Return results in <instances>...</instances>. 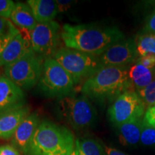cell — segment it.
Here are the masks:
<instances>
[{
  "label": "cell",
  "instance_id": "cell-27",
  "mask_svg": "<svg viewBox=\"0 0 155 155\" xmlns=\"http://www.w3.org/2000/svg\"><path fill=\"white\" fill-rule=\"evenodd\" d=\"M138 63L142 64L144 66L148 68H154L155 67V56L152 55H146L143 57H139L137 60Z\"/></svg>",
  "mask_w": 155,
  "mask_h": 155
},
{
  "label": "cell",
  "instance_id": "cell-31",
  "mask_svg": "<svg viewBox=\"0 0 155 155\" xmlns=\"http://www.w3.org/2000/svg\"><path fill=\"white\" fill-rule=\"evenodd\" d=\"M145 126H147V127H151L155 128V120H153V121H151L150 122H147V123H144Z\"/></svg>",
  "mask_w": 155,
  "mask_h": 155
},
{
  "label": "cell",
  "instance_id": "cell-21",
  "mask_svg": "<svg viewBox=\"0 0 155 155\" xmlns=\"http://www.w3.org/2000/svg\"><path fill=\"white\" fill-rule=\"evenodd\" d=\"M144 103L146 110L155 104V79L142 90L137 91Z\"/></svg>",
  "mask_w": 155,
  "mask_h": 155
},
{
  "label": "cell",
  "instance_id": "cell-3",
  "mask_svg": "<svg viewBox=\"0 0 155 155\" xmlns=\"http://www.w3.org/2000/svg\"><path fill=\"white\" fill-rule=\"evenodd\" d=\"M75 147L74 136L69 129L45 120L39 124L27 155H71Z\"/></svg>",
  "mask_w": 155,
  "mask_h": 155
},
{
  "label": "cell",
  "instance_id": "cell-10",
  "mask_svg": "<svg viewBox=\"0 0 155 155\" xmlns=\"http://www.w3.org/2000/svg\"><path fill=\"white\" fill-rule=\"evenodd\" d=\"M134 40L124 39L116 42L101 54L99 60L101 66L127 67L138 59Z\"/></svg>",
  "mask_w": 155,
  "mask_h": 155
},
{
  "label": "cell",
  "instance_id": "cell-20",
  "mask_svg": "<svg viewBox=\"0 0 155 155\" xmlns=\"http://www.w3.org/2000/svg\"><path fill=\"white\" fill-rule=\"evenodd\" d=\"M75 149L78 155H105L101 143L94 139H77Z\"/></svg>",
  "mask_w": 155,
  "mask_h": 155
},
{
  "label": "cell",
  "instance_id": "cell-26",
  "mask_svg": "<svg viewBox=\"0 0 155 155\" xmlns=\"http://www.w3.org/2000/svg\"><path fill=\"white\" fill-rule=\"evenodd\" d=\"M0 155H19V152L13 145L3 144L0 146Z\"/></svg>",
  "mask_w": 155,
  "mask_h": 155
},
{
  "label": "cell",
  "instance_id": "cell-19",
  "mask_svg": "<svg viewBox=\"0 0 155 155\" xmlns=\"http://www.w3.org/2000/svg\"><path fill=\"white\" fill-rule=\"evenodd\" d=\"M138 57L155 56V35L141 33L134 39Z\"/></svg>",
  "mask_w": 155,
  "mask_h": 155
},
{
  "label": "cell",
  "instance_id": "cell-29",
  "mask_svg": "<svg viewBox=\"0 0 155 155\" xmlns=\"http://www.w3.org/2000/svg\"><path fill=\"white\" fill-rule=\"evenodd\" d=\"M102 146L104 148V152L105 155H129L127 153L122 152V151H120L116 148H113V147H108L104 144H102Z\"/></svg>",
  "mask_w": 155,
  "mask_h": 155
},
{
  "label": "cell",
  "instance_id": "cell-13",
  "mask_svg": "<svg viewBox=\"0 0 155 155\" xmlns=\"http://www.w3.org/2000/svg\"><path fill=\"white\" fill-rule=\"evenodd\" d=\"M30 114L26 106L0 114V139L12 138L19 124Z\"/></svg>",
  "mask_w": 155,
  "mask_h": 155
},
{
  "label": "cell",
  "instance_id": "cell-25",
  "mask_svg": "<svg viewBox=\"0 0 155 155\" xmlns=\"http://www.w3.org/2000/svg\"><path fill=\"white\" fill-rule=\"evenodd\" d=\"M143 33L155 35V11L147 17Z\"/></svg>",
  "mask_w": 155,
  "mask_h": 155
},
{
  "label": "cell",
  "instance_id": "cell-14",
  "mask_svg": "<svg viewBox=\"0 0 155 155\" xmlns=\"http://www.w3.org/2000/svg\"><path fill=\"white\" fill-rule=\"evenodd\" d=\"M31 49L30 40H27L19 32L9 41L0 55V66L6 67L17 61Z\"/></svg>",
  "mask_w": 155,
  "mask_h": 155
},
{
  "label": "cell",
  "instance_id": "cell-33",
  "mask_svg": "<svg viewBox=\"0 0 155 155\" xmlns=\"http://www.w3.org/2000/svg\"><path fill=\"white\" fill-rule=\"evenodd\" d=\"M0 77H1V76H0Z\"/></svg>",
  "mask_w": 155,
  "mask_h": 155
},
{
  "label": "cell",
  "instance_id": "cell-6",
  "mask_svg": "<svg viewBox=\"0 0 155 155\" xmlns=\"http://www.w3.org/2000/svg\"><path fill=\"white\" fill-rule=\"evenodd\" d=\"M62 117L76 130L91 127L97 120V112L88 97L84 95L63 97L58 101Z\"/></svg>",
  "mask_w": 155,
  "mask_h": 155
},
{
  "label": "cell",
  "instance_id": "cell-11",
  "mask_svg": "<svg viewBox=\"0 0 155 155\" xmlns=\"http://www.w3.org/2000/svg\"><path fill=\"white\" fill-rule=\"evenodd\" d=\"M24 91L9 80L0 77V114L25 106Z\"/></svg>",
  "mask_w": 155,
  "mask_h": 155
},
{
  "label": "cell",
  "instance_id": "cell-32",
  "mask_svg": "<svg viewBox=\"0 0 155 155\" xmlns=\"http://www.w3.org/2000/svg\"><path fill=\"white\" fill-rule=\"evenodd\" d=\"M71 155H78V152H77L76 149H75V147L74 150L73 151V152H72V154H71Z\"/></svg>",
  "mask_w": 155,
  "mask_h": 155
},
{
  "label": "cell",
  "instance_id": "cell-9",
  "mask_svg": "<svg viewBox=\"0 0 155 155\" xmlns=\"http://www.w3.org/2000/svg\"><path fill=\"white\" fill-rule=\"evenodd\" d=\"M60 25L55 21L38 23L30 32V44L33 51L44 59L53 58L59 45L61 32Z\"/></svg>",
  "mask_w": 155,
  "mask_h": 155
},
{
  "label": "cell",
  "instance_id": "cell-2",
  "mask_svg": "<svg viewBox=\"0 0 155 155\" xmlns=\"http://www.w3.org/2000/svg\"><path fill=\"white\" fill-rule=\"evenodd\" d=\"M128 67L102 66L86 80L81 87V93L89 99L104 101L116 99L120 94L130 90L131 83Z\"/></svg>",
  "mask_w": 155,
  "mask_h": 155
},
{
  "label": "cell",
  "instance_id": "cell-5",
  "mask_svg": "<svg viewBox=\"0 0 155 155\" xmlns=\"http://www.w3.org/2000/svg\"><path fill=\"white\" fill-rule=\"evenodd\" d=\"M74 81L71 75L53 58L44 60L43 69L38 86L42 94L48 97L70 96L74 88Z\"/></svg>",
  "mask_w": 155,
  "mask_h": 155
},
{
  "label": "cell",
  "instance_id": "cell-22",
  "mask_svg": "<svg viewBox=\"0 0 155 155\" xmlns=\"http://www.w3.org/2000/svg\"><path fill=\"white\" fill-rule=\"evenodd\" d=\"M140 143L146 147H155V128L144 124L141 134Z\"/></svg>",
  "mask_w": 155,
  "mask_h": 155
},
{
  "label": "cell",
  "instance_id": "cell-30",
  "mask_svg": "<svg viewBox=\"0 0 155 155\" xmlns=\"http://www.w3.org/2000/svg\"><path fill=\"white\" fill-rule=\"evenodd\" d=\"M15 36L10 35H0V55H1L2 51L5 49L7 44L9 43V41L14 38Z\"/></svg>",
  "mask_w": 155,
  "mask_h": 155
},
{
  "label": "cell",
  "instance_id": "cell-7",
  "mask_svg": "<svg viewBox=\"0 0 155 155\" xmlns=\"http://www.w3.org/2000/svg\"><path fill=\"white\" fill-rule=\"evenodd\" d=\"M53 58L71 75L75 84L87 80L102 67L98 57L66 47L58 49Z\"/></svg>",
  "mask_w": 155,
  "mask_h": 155
},
{
  "label": "cell",
  "instance_id": "cell-16",
  "mask_svg": "<svg viewBox=\"0 0 155 155\" xmlns=\"http://www.w3.org/2000/svg\"><path fill=\"white\" fill-rule=\"evenodd\" d=\"M27 4L30 7L38 23L52 22L59 12L57 1L28 0Z\"/></svg>",
  "mask_w": 155,
  "mask_h": 155
},
{
  "label": "cell",
  "instance_id": "cell-1",
  "mask_svg": "<svg viewBox=\"0 0 155 155\" xmlns=\"http://www.w3.org/2000/svg\"><path fill=\"white\" fill-rule=\"evenodd\" d=\"M61 39L66 48L99 57L125 37L116 27L65 24L62 30Z\"/></svg>",
  "mask_w": 155,
  "mask_h": 155
},
{
  "label": "cell",
  "instance_id": "cell-18",
  "mask_svg": "<svg viewBox=\"0 0 155 155\" xmlns=\"http://www.w3.org/2000/svg\"><path fill=\"white\" fill-rule=\"evenodd\" d=\"M11 22L22 30L32 31L38 24L28 4L15 3L12 12Z\"/></svg>",
  "mask_w": 155,
  "mask_h": 155
},
{
  "label": "cell",
  "instance_id": "cell-17",
  "mask_svg": "<svg viewBox=\"0 0 155 155\" xmlns=\"http://www.w3.org/2000/svg\"><path fill=\"white\" fill-rule=\"evenodd\" d=\"M129 77L131 84L139 91L155 79V67H146L136 61L129 68Z\"/></svg>",
  "mask_w": 155,
  "mask_h": 155
},
{
  "label": "cell",
  "instance_id": "cell-15",
  "mask_svg": "<svg viewBox=\"0 0 155 155\" xmlns=\"http://www.w3.org/2000/svg\"><path fill=\"white\" fill-rule=\"evenodd\" d=\"M143 127V117H140L131 119L116 127L120 144L126 147H134L138 144L140 142Z\"/></svg>",
  "mask_w": 155,
  "mask_h": 155
},
{
  "label": "cell",
  "instance_id": "cell-4",
  "mask_svg": "<svg viewBox=\"0 0 155 155\" xmlns=\"http://www.w3.org/2000/svg\"><path fill=\"white\" fill-rule=\"evenodd\" d=\"M44 60L31 49L17 61L5 67V76L23 91L30 90L40 81Z\"/></svg>",
  "mask_w": 155,
  "mask_h": 155
},
{
  "label": "cell",
  "instance_id": "cell-12",
  "mask_svg": "<svg viewBox=\"0 0 155 155\" xmlns=\"http://www.w3.org/2000/svg\"><path fill=\"white\" fill-rule=\"evenodd\" d=\"M38 115L30 114L19 124L12 138V144L17 150L27 155L32 137L40 124Z\"/></svg>",
  "mask_w": 155,
  "mask_h": 155
},
{
  "label": "cell",
  "instance_id": "cell-28",
  "mask_svg": "<svg viewBox=\"0 0 155 155\" xmlns=\"http://www.w3.org/2000/svg\"><path fill=\"white\" fill-rule=\"evenodd\" d=\"M153 120H155V104L151 106L150 108H147L144 116H143L144 123H147V122L153 121Z\"/></svg>",
  "mask_w": 155,
  "mask_h": 155
},
{
  "label": "cell",
  "instance_id": "cell-8",
  "mask_svg": "<svg viewBox=\"0 0 155 155\" xmlns=\"http://www.w3.org/2000/svg\"><path fill=\"white\" fill-rule=\"evenodd\" d=\"M146 108L137 92L129 90L120 94L108 109L109 121L115 127L135 118L143 117Z\"/></svg>",
  "mask_w": 155,
  "mask_h": 155
},
{
  "label": "cell",
  "instance_id": "cell-23",
  "mask_svg": "<svg viewBox=\"0 0 155 155\" xmlns=\"http://www.w3.org/2000/svg\"><path fill=\"white\" fill-rule=\"evenodd\" d=\"M19 32V30L10 20L0 17V35L15 36Z\"/></svg>",
  "mask_w": 155,
  "mask_h": 155
},
{
  "label": "cell",
  "instance_id": "cell-24",
  "mask_svg": "<svg viewBox=\"0 0 155 155\" xmlns=\"http://www.w3.org/2000/svg\"><path fill=\"white\" fill-rule=\"evenodd\" d=\"M15 3L12 0H0V17L10 18Z\"/></svg>",
  "mask_w": 155,
  "mask_h": 155
}]
</instances>
